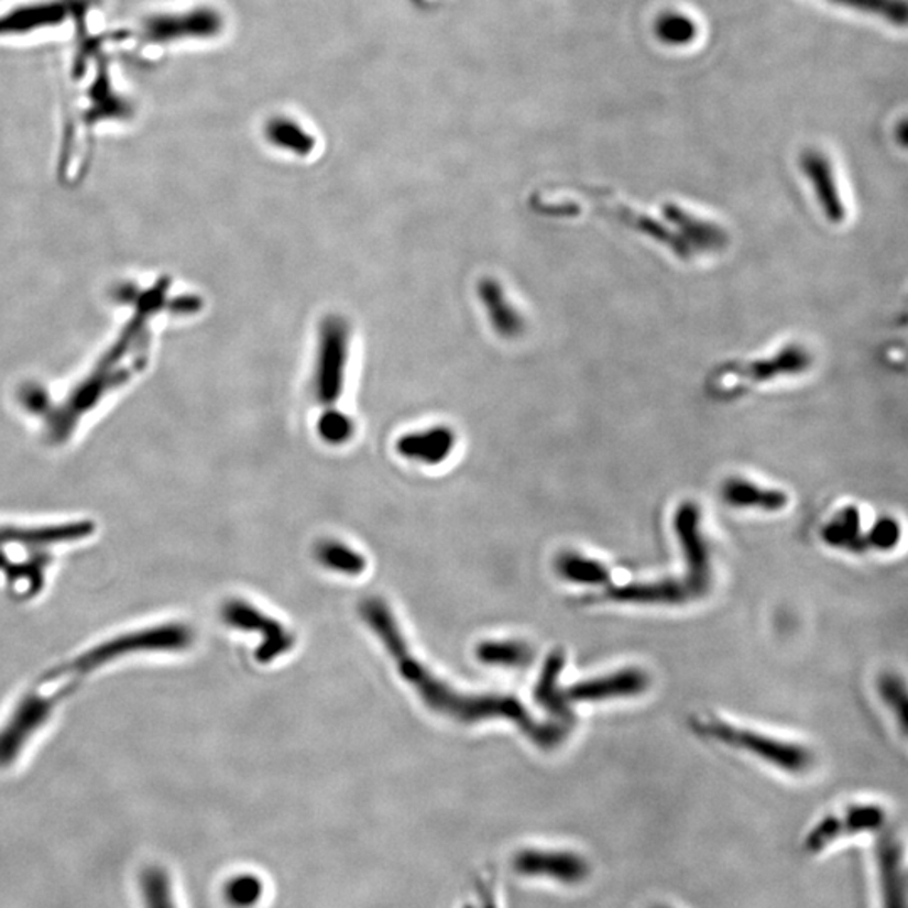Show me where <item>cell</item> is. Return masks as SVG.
Segmentation results:
<instances>
[{"label": "cell", "mask_w": 908, "mask_h": 908, "mask_svg": "<svg viewBox=\"0 0 908 908\" xmlns=\"http://www.w3.org/2000/svg\"><path fill=\"white\" fill-rule=\"evenodd\" d=\"M360 614L396 663L401 677L417 691L420 700L433 712L461 723L506 719L517 723L521 731L541 748L557 747L569 734V729L562 723L537 722L525 709L524 703L510 694H478L477 697V694L461 693L449 687L413 655L400 623L392 614L387 602L382 599L369 598L362 601Z\"/></svg>", "instance_id": "cell-1"}, {"label": "cell", "mask_w": 908, "mask_h": 908, "mask_svg": "<svg viewBox=\"0 0 908 908\" xmlns=\"http://www.w3.org/2000/svg\"><path fill=\"white\" fill-rule=\"evenodd\" d=\"M694 731L707 737L715 739L716 742L731 745V747L742 748L757 755L766 763L786 770V773L801 774L809 769L812 764V755L805 745L783 742L759 732L745 731L722 720H707V722H694Z\"/></svg>", "instance_id": "cell-2"}, {"label": "cell", "mask_w": 908, "mask_h": 908, "mask_svg": "<svg viewBox=\"0 0 908 908\" xmlns=\"http://www.w3.org/2000/svg\"><path fill=\"white\" fill-rule=\"evenodd\" d=\"M350 324L340 315H328L318 330L317 360H315V397L325 406H333L346 387L350 355Z\"/></svg>", "instance_id": "cell-3"}, {"label": "cell", "mask_w": 908, "mask_h": 908, "mask_svg": "<svg viewBox=\"0 0 908 908\" xmlns=\"http://www.w3.org/2000/svg\"><path fill=\"white\" fill-rule=\"evenodd\" d=\"M702 512L693 502H685L675 513L674 527L687 564V582L693 598H702L712 584L709 545L702 534Z\"/></svg>", "instance_id": "cell-4"}, {"label": "cell", "mask_w": 908, "mask_h": 908, "mask_svg": "<svg viewBox=\"0 0 908 908\" xmlns=\"http://www.w3.org/2000/svg\"><path fill=\"white\" fill-rule=\"evenodd\" d=\"M221 617L228 626L234 630L258 631L261 645L256 652V659L264 665L292 652L295 646V636L292 631L286 630L275 617L261 613L258 608L242 599H231L226 602L222 605Z\"/></svg>", "instance_id": "cell-5"}, {"label": "cell", "mask_w": 908, "mask_h": 908, "mask_svg": "<svg viewBox=\"0 0 908 908\" xmlns=\"http://www.w3.org/2000/svg\"><path fill=\"white\" fill-rule=\"evenodd\" d=\"M885 811L880 806H852L843 816H828L816 824L808 836L805 847L809 853L823 852L828 844L834 843L847 834L873 833L884 828Z\"/></svg>", "instance_id": "cell-6"}, {"label": "cell", "mask_w": 908, "mask_h": 908, "mask_svg": "<svg viewBox=\"0 0 908 908\" xmlns=\"http://www.w3.org/2000/svg\"><path fill=\"white\" fill-rule=\"evenodd\" d=\"M513 866L525 876H547L566 885H578L588 880L591 866L578 853L540 852L525 850L515 856Z\"/></svg>", "instance_id": "cell-7"}, {"label": "cell", "mask_w": 908, "mask_h": 908, "mask_svg": "<svg viewBox=\"0 0 908 908\" xmlns=\"http://www.w3.org/2000/svg\"><path fill=\"white\" fill-rule=\"evenodd\" d=\"M649 688V677L639 668H624L604 677L579 681L567 688L566 699L570 703L604 702L610 699H624L645 693Z\"/></svg>", "instance_id": "cell-8"}, {"label": "cell", "mask_w": 908, "mask_h": 908, "mask_svg": "<svg viewBox=\"0 0 908 908\" xmlns=\"http://www.w3.org/2000/svg\"><path fill=\"white\" fill-rule=\"evenodd\" d=\"M94 532L95 525L91 522H75V524L37 528L0 527V550L6 553L8 547L51 549L54 545L85 540Z\"/></svg>", "instance_id": "cell-9"}, {"label": "cell", "mask_w": 908, "mask_h": 908, "mask_svg": "<svg viewBox=\"0 0 908 908\" xmlns=\"http://www.w3.org/2000/svg\"><path fill=\"white\" fill-rule=\"evenodd\" d=\"M457 445V435L448 426H433L404 435L397 441V451L406 460L436 467L445 463Z\"/></svg>", "instance_id": "cell-10"}, {"label": "cell", "mask_w": 908, "mask_h": 908, "mask_svg": "<svg viewBox=\"0 0 908 908\" xmlns=\"http://www.w3.org/2000/svg\"><path fill=\"white\" fill-rule=\"evenodd\" d=\"M564 668H566V653L562 649L550 653L549 658L545 659L537 688H535V700L541 709L549 712L554 722L562 723L569 729L576 716L570 709L569 700L566 699V690L560 688V674Z\"/></svg>", "instance_id": "cell-11"}, {"label": "cell", "mask_w": 908, "mask_h": 908, "mask_svg": "<svg viewBox=\"0 0 908 908\" xmlns=\"http://www.w3.org/2000/svg\"><path fill=\"white\" fill-rule=\"evenodd\" d=\"M801 164L806 177L814 187L816 197H818V203H820L828 221L833 222V225H841L846 219V209H844L843 199H841L840 190H838L836 178H834L830 161L821 152L808 150L802 155Z\"/></svg>", "instance_id": "cell-12"}, {"label": "cell", "mask_w": 908, "mask_h": 908, "mask_svg": "<svg viewBox=\"0 0 908 908\" xmlns=\"http://www.w3.org/2000/svg\"><path fill=\"white\" fill-rule=\"evenodd\" d=\"M875 855L884 908H907L901 846L897 838L891 836V833H885L884 836L878 838Z\"/></svg>", "instance_id": "cell-13"}, {"label": "cell", "mask_w": 908, "mask_h": 908, "mask_svg": "<svg viewBox=\"0 0 908 908\" xmlns=\"http://www.w3.org/2000/svg\"><path fill=\"white\" fill-rule=\"evenodd\" d=\"M478 295L483 303L484 311L489 315L493 330L500 337L512 340L524 333L525 318L517 308L513 307V303L510 302L499 280L492 276L481 278L478 283Z\"/></svg>", "instance_id": "cell-14"}, {"label": "cell", "mask_w": 908, "mask_h": 908, "mask_svg": "<svg viewBox=\"0 0 908 908\" xmlns=\"http://www.w3.org/2000/svg\"><path fill=\"white\" fill-rule=\"evenodd\" d=\"M604 598L627 604H683L694 599L687 582L665 579L658 582H634L616 586L604 592Z\"/></svg>", "instance_id": "cell-15"}, {"label": "cell", "mask_w": 908, "mask_h": 908, "mask_svg": "<svg viewBox=\"0 0 908 908\" xmlns=\"http://www.w3.org/2000/svg\"><path fill=\"white\" fill-rule=\"evenodd\" d=\"M723 502L735 508H761L767 512L783 510L789 503L780 490L763 489L745 478H731L722 489Z\"/></svg>", "instance_id": "cell-16"}, {"label": "cell", "mask_w": 908, "mask_h": 908, "mask_svg": "<svg viewBox=\"0 0 908 908\" xmlns=\"http://www.w3.org/2000/svg\"><path fill=\"white\" fill-rule=\"evenodd\" d=\"M663 212L683 232L685 238L690 239L694 248L703 251H719L725 247L726 232L719 226L694 218L675 204H666Z\"/></svg>", "instance_id": "cell-17"}, {"label": "cell", "mask_w": 908, "mask_h": 908, "mask_svg": "<svg viewBox=\"0 0 908 908\" xmlns=\"http://www.w3.org/2000/svg\"><path fill=\"white\" fill-rule=\"evenodd\" d=\"M821 537L834 549H846L853 554H863L869 549L865 535L862 534V517L855 506H846L823 528Z\"/></svg>", "instance_id": "cell-18"}, {"label": "cell", "mask_w": 908, "mask_h": 908, "mask_svg": "<svg viewBox=\"0 0 908 908\" xmlns=\"http://www.w3.org/2000/svg\"><path fill=\"white\" fill-rule=\"evenodd\" d=\"M556 569L560 578L576 584H608L611 579L610 569L604 564L576 553L560 554L556 560Z\"/></svg>", "instance_id": "cell-19"}, {"label": "cell", "mask_w": 908, "mask_h": 908, "mask_svg": "<svg viewBox=\"0 0 908 908\" xmlns=\"http://www.w3.org/2000/svg\"><path fill=\"white\" fill-rule=\"evenodd\" d=\"M315 557L325 569L355 578L368 569V560L359 550L339 540H321L315 549Z\"/></svg>", "instance_id": "cell-20"}, {"label": "cell", "mask_w": 908, "mask_h": 908, "mask_svg": "<svg viewBox=\"0 0 908 908\" xmlns=\"http://www.w3.org/2000/svg\"><path fill=\"white\" fill-rule=\"evenodd\" d=\"M477 658L484 665L525 668L534 659V649L527 643L515 642V639L484 642L478 646Z\"/></svg>", "instance_id": "cell-21"}, {"label": "cell", "mask_w": 908, "mask_h": 908, "mask_svg": "<svg viewBox=\"0 0 908 908\" xmlns=\"http://www.w3.org/2000/svg\"><path fill=\"white\" fill-rule=\"evenodd\" d=\"M811 363L808 353L798 347H789L784 349L779 355L773 359L764 360V362H755L751 368L752 381L764 382L776 375L783 374H798V372L806 371Z\"/></svg>", "instance_id": "cell-22"}, {"label": "cell", "mask_w": 908, "mask_h": 908, "mask_svg": "<svg viewBox=\"0 0 908 908\" xmlns=\"http://www.w3.org/2000/svg\"><path fill=\"white\" fill-rule=\"evenodd\" d=\"M267 139L273 145L288 150L293 154L302 155V157L310 155L315 149L314 136L307 130L296 125L295 121L285 120V118L271 121L267 125Z\"/></svg>", "instance_id": "cell-23"}, {"label": "cell", "mask_w": 908, "mask_h": 908, "mask_svg": "<svg viewBox=\"0 0 908 908\" xmlns=\"http://www.w3.org/2000/svg\"><path fill=\"white\" fill-rule=\"evenodd\" d=\"M142 894L145 908H177L171 878L161 866H149L142 873Z\"/></svg>", "instance_id": "cell-24"}, {"label": "cell", "mask_w": 908, "mask_h": 908, "mask_svg": "<svg viewBox=\"0 0 908 908\" xmlns=\"http://www.w3.org/2000/svg\"><path fill=\"white\" fill-rule=\"evenodd\" d=\"M830 2L863 12V14L876 15L900 28H904L907 22L905 0H830Z\"/></svg>", "instance_id": "cell-25"}, {"label": "cell", "mask_w": 908, "mask_h": 908, "mask_svg": "<svg viewBox=\"0 0 908 908\" xmlns=\"http://www.w3.org/2000/svg\"><path fill=\"white\" fill-rule=\"evenodd\" d=\"M317 431L327 445L342 446L355 435V423L349 414L330 406L318 419Z\"/></svg>", "instance_id": "cell-26"}, {"label": "cell", "mask_w": 908, "mask_h": 908, "mask_svg": "<svg viewBox=\"0 0 908 908\" xmlns=\"http://www.w3.org/2000/svg\"><path fill=\"white\" fill-rule=\"evenodd\" d=\"M656 34L663 43L671 44V46H683V44L691 43L693 37L697 36V25L687 15L678 14V12H665L656 21Z\"/></svg>", "instance_id": "cell-27"}, {"label": "cell", "mask_w": 908, "mask_h": 908, "mask_svg": "<svg viewBox=\"0 0 908 908\" xmlns=\"http://www.w3.org/2000/svg\"><path fill=\"white\" fill-rule=\"evenodd\" d=\"M878 691L884 697L885 703L897 713L901 731L907 732V690L905 683L897 675H884L878 680Z\"/></svg>", "instance_id": "cell-28"}, {"label": "cell", "mask_w": 908, "mask_h": 908, "mask_svg": "<svg viewBox=\"0 0 908 908\" xmlns=\"http://www.w3.org/2000/svg\"><path fill=\"white\" fill-rule=\"evenodd\" d=\"M261 884L256 876H236L226 885V898L232 907L248 908L261 897Z\"/></svg>", "instance_id": "cell-29"}, {"label": "cell", "mask_w": 908, "mask_h": 908, "mask_svg": "<svg viewBox=\"0 0 908 908\" xmlns=\"http://www.w3.org/2000/svg\"><path fill=\"white\" fill-rule=\"evenodd\" d=\"M865 537L866 541H868L869 549L884 550V553H887V550L897 547L898 541H900V525H898V522L894 521V518H880V521L876 522V524L869 528Z\"/></svg>", "instance_id": "cell-30"}, {"label": "cell", "mask_w": 908, "mask_h": 908, "mask_svg": "<svg viewBox=\"0 0 908 908\" xmlns=\"http://www.w3.org/2000/svg\"><path fill=\"white\" fill-rule=\"evenodd\" d=\"M656 908H666V907H656Z\"/></svg>", "instance_id": "cell-31"}]
</instances>
